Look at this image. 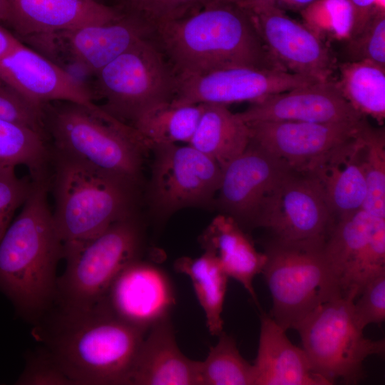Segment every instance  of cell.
<instances>
[{
  "label": "cell",
  "mask_w": 385,
  "mask_h": 385,
  "mask_svg": "<svg viewBox=\"0 0 385 385\" xmlns=\"http://www.w3.org/2000/svg\"><path fill=\"white\" fill-rule=\"evenodd\" d=\"M35 325L34 337L73 385H128L146 334L103 300L84 309L51 308Z\"/></svg>",
  "instance_id": "cell-1"
},
{
  "label": "cell",
  "mask_w": 385,
  "mask_h": 385,
  "mask_svg": "<svg viewBox=\"0 0 385 385\" xmlns=\"http://www.w3.org/2000/svg\"><path fill=\"white\" fill-rule=\"evenodd\" d=\"M153 38L178 78L235 67L286 71L267 51L250 11L236 0H217L160 25Z\"/></svg>",
  "instance_id": "cell-2"
},
{
  "label": "cell",
  "mask_w": 385,
  "mask_h": 385,
  "mask_svg": "<svg viewBox=\"0 0 385 385\" xmlns=\"http://www.w3.org/2000/svg\"><path fill=\"white\" fill-rule=\"evenodd\" d=\"M33 182L21 211L0 240V292L35 324L54 305L63 246L48 205V181Z\"/></svg>",
  "instance_id": "cell-3"
},
{
  "label": "cell",
  "mask_w": 385,
  "mask_h": 385,
  "mask_svg": "<svg viewBox=\"0 0 385 385\" xmlns=\"http://www.w3.org/2000/svg\"><path fill=\"white\" fill-rule=\"evenodd\" d=\"M43 110L53 153L139 185L143 155L149 149L132 126L101 106L53 101L44 104Z\"/></svg>",
  "instance_id": "cell-4"
},
{
  "label": "cell",
  "mask_w": 385,
  "mask_h": 385,
  "mask_svg": "<svg viewBox=\"0 0 385 385\" xmlns=\"http://www.w3.org/2000/svg\"><path fill=\"white\" fill-rule=\"evenodd\" d=\"M138 185L53 153L49 190L63 245L91 238L135 214Z\"/></svg>",
  "instance_id": "cell-5"
},
{
  "label": "cell",
  "mask_w": 385,
  "mask_h": 385,
  "mask_svg": "<svg viewBox=\"0 0 385 385\" xmlns=\"http://www.w3.org/2000/svg\"><path fill=\"white\" fill-rule=\"evenodd\" d=\"M325 240L272 238L266 245L262 274L272 299L270 316L286 331L295 329L321 305L343 295L324 253Z\"/></svg>",
  "instance_id": "cell-6"
},
{
  "label": "cell",
  "mask_w": 385,
  "mask_h": 385,
  "mask_svg": "<svg viewBox=\"0 0 385 385\" xmlns=\"http://www.w3.org/2000/svg\"><path fill=\"white\" fill-rule=\"evenodd\" d=\"M143 242L142 227L133 214L91 238L63 244L66 267L58 277L54 304L75 309L100 302L117 275L140 258Z\"/></svg>",
  "instance_id": "cell-7"
},
{
  "label": "cell",
  "mask_w": 385,
  "mask_h": 385,
  "mask_svg": "<svg viewBox=\"0 0 385 385\" xmlns=\"http://www.w3.org/2000/svg\"><path fill=\"white\" fill-rule=\"evenodd\" d=\"M356 297L351 292L323 304L295 329L312 366L329 385L359 383L364 361L385 352L384 339L366 338L356 323L352 312Z\"/></svg>",
  "instance_id": "cell-8"
},
{
  "label": "cell",
  "mask_w": 385,
  "mask_h": 385,
  "mask_svg": "<svg viewBox=\"0 0 385 385\" xmlns=\"http://www.w3.org/2000/svg\"><path fill=\"white\" fill-rule=\"evenodd\" d=\"M97 93L105 99L101 107L130 125L143 113L171 102L178 78L152 36L140 39L96 75Z\"/></svg>",
  "instance_id": "cell-9"
},
{
  "label": "cell",
  "mask_w": 385,
  "mask_h": 385,
  "mask_svg": "<svg viewBox=\"0 0 385 385\" xmlns=\"http://www.w3.org/2000/svg\"><path fill=\"white\" fill-rule=\"evenodd\" d=\"M148 187V200L160 216L184 207L208 204L217 192L221 167L188 144L156 145Z\"/></svg>",
  "instance_id": "cell-10"
},
{
  "label": "cell",
  "mask_w": 385,
  "mask_h": 385,
  "mask_svg": "<svg viewBox=\"0 0 385 385\" xmlns=\"http://www.w3.org/2000/svg\"><path fill=\"white\" fill-rule=\"evenodd\" d=\"M334 222L317 181L289 168L265 202L255 227L284 241L325 240Z\"/></svg>",
  "instance_id": "cell-11"
},
{
  "label": "cell",
  "mask_w": 385,
  "mask_h": 385,
  "mask_svg": "<svg viewBox=\"0 0 385 385\" xmlns=\"http://www.w3.org/2000/svg\"><path fill=\"white\" fill-rule=\"evenodd\" d=\"M178 78L176 105L253 103L318 81L282 70L235 67Z\"/></svg>",
  "instance_id": "cell-12"
},
{
  "label": "cell",
  "mask_w": 385,
  "mask_h": 385,
  "mask_svg": "<svg viewBox=\"0 0 385 385\" xmlns=\"http://www.w3.org/2000/svg\"><path fill=\"white\" fill-rule=\"evenodd\" d=\"M245 9L267 51L286 71L317 81L332 78L337 66L334 56L325 41L303 23L274 5Z\"/></svg>",
  "instance_id": "cell-13"
},
{
  "label": "cell",
  "mask_w": 385,
  "mask_h": 385,
  "mask_svg": "<svg viewBox=\"0 0 385 385\" xmlns=\"http://www.w3.org/2000/svg\"><path fill=\"white\" fill-rule=\"evenodd\" d=\"M289 168L283 160L250 141L245 150L222 169L217 205L240 227H255L265 202Z\"/></svg>",
  "instance_id": "cell-14"
},
{
  "label": "cell",
  "mask_w": 385,
  "mask_h": 385,
  "mask_svg": "<svg viewBox=\"0 0 385 385\" xmlns=\"http://www.w3.org/2000/svg\"><path fill=\"white\" fill-rule=\"evenodd\" d=\"M153 30L137 16L121 14L117 19L37 36L29 39L46 51H61L84 73L96 76L103 67Z\"/></svg>",
  "instance_id": "cell-15"
},
{
  "label": "cell",
  "mask_w": 385,
  "mask_h": 385,
  "mask_svg": "<svg viewBox=\"0 0 385 385\" xmlns=\"http://www.w3.org/2000/svg\"><path fill=\"white\" fill-rule=\"evenodd\" d=\"M102 300L118 319L147 333L170 317L175 295L168 274L140 258L117 275Z\"/></svg>",
  "instance_id": "cell-16"
},
{
  "label": "cell",
  "mask_w": 385,
  "mask_h": 385,
  "mask_svg": "<svg viewBox=\"0 0 385 385\" xmlns=\"http://www.w3.org/2000/svg\"><path fill=\"white\" fill-rule=\"evenodd\" d=\"M0 78L40 106L53 101L98 106L82 81L21 41L0 58Z\"/></svg>",
  "instance_id": "cell-17"
},
{
  "label": "cell",
  "mask_w": 385,
  "mask_h": 385,
  "mask_svg": "<svg viewBox=\"0 0 385 385\" xmlns=\"http://www.w3.org/2000/svg\"><path fill=\"white\" fill-rule=\"evenodd\" d=\"M365 118L359 122L311 123L278 120L247 123L250 141L302 171L312 161L354 136Z\"/></svg>",
  "instance_id": "cell-18"
},
{
  "label": "cell",
  "mask_w": 385,
  "mask_h": 385,
  "mask_svg": "<svg viewBox=\"0 0 385 385\" xmlns=\"http://www.w3.org/2000/svg\"><path fill=\"white\" fill-rule=\"evenodd\" d=\"M237 113L245 123H355L365 118L350 106L332 78L272 95Z\"/></svg>",
  "instance_id": "cell-19"
},
{
  "label": "cell",
  "mask_w": 385,
  "mask_h": 385,
  "mask_svg": "<svg viewBox=\"0 0 385 385\" xmlns=\"http://www.w3.org/2000/svg\"><path fill=\"white\" fill-rule=\"evenodd\" d=\"M364 125L354 136L329 149L302 170L319 185L334 220L361 209L365 200Z\"/></svg>",
  "instance_id": "cell-20"
},
{
  "label": "cell",
  "mask_w": 385,
  "mask_h": 385,
  "mask_svg": "<svg viewBox=\"0 0 385 385\" xmlns=\"http://www.w3.org/2000/svg\"><path fill=\"white\" fill-rule=\"evenodd\" d=\"M14 30L21 37L48 35L88 24L114 21L121 13L96 0H8Z\"/></svg>",
  "instance_id": "cell-21"
},
{
  "label": "cell",
  "mask_w": 385,
  "mask_h": 385,
  "mask_svg": "<svg viewBox=\"0 0 385 385\" xmlns=\"http://www.w3.org/2000/svg\"><path fill=\"white\" fill-rule=\"evenodd\" d=\"M200 364L180 349L169 317L145 334L128 385H201Z\"/></svg>",
  "instance_id": "cell-22"
},
{
  "label": "cell",
  "mask_w": 385,
  "mask_h": 385,
  "mask_svg": "<svg viewBox=\"0 0 385 385\" xmlns=\"http://www.w3.org/2000/svg\"><path fill=\"white\" fill-rule=\"evenodd\" d=\"M255 385H329L312 366L302 348L293 344L270 315H260Z\"/></svg>",
  "instance_id": "cell-23"
},
{
  "label": "cell",
  "mask_w": 385,
  "mask_h": 385,
  "mask_svg": "<svg viewBox=\"0 0 385 385\" xmlns=\"http://www.w3.org/2000/svg\"><path fill=\"white\" fill-rule=\"evenodd\" d=\"M205 252L217 260L228 277L240 282L260 307L253 287L256 275L262 273L266 256L258 252L242 227L231 217H215L200 237Z\"/></svg>",
  "instance_id": "cell-24"
},
{
  "label": "cell",
  "mask_w": 385,
  "mask_h": 385,
  "mask_svg": "<svg viewBox=\"0 0 385 385\" xmlns=\"http://www.w3.org/2000/svg\"><path fill=\"white\" fill-rule=\"evenodd\" d=\"M250 141L247 123L227 106L202 103V113L189 144L214 160L222 169L242 153Z\"/></svg>",
  "instance_id": "cell-25"
},
{
  "label": "cell",
  "mask_w": 385,
  "mask_h": 385,
  "mask_svg": "<svg viewBox=\"0 0 385 385\" xmlns=\"http://www.w3.org/2000/svg\"><path fill=\"white\" fill-rule=\"evenodd\" d=\"M372 216L360 209L334 220L324 242V253L342 292L347 293L364 259Z\"/></svg>",
  "instance_id": "cell-26"
},
{
  "label": "cell",
  "mask_w": 385,
  "mask_h": 385,
  "mask_svg": "<svg viewBox=\"0 0 385 385\" xmlns=\"http://www.w3.org/2000/svg\"><path fill=\"white\" fill-rule=\"evenodd\" d=\"M52 161L53 150L45 134L0 118V170L24 165L31 180H48Z\"/></svg>",
  "instance_id": "cell-27"
},
{
  "label": "cell",
  "mask_w": 385,
  "mask_h": 385,
  "mask_svg": "<svg viewBox=\"0 0 385 385\" xmlns=\"http://www.w3.org/2000/svg\"><path fill=\"white\" fill-rule=\"evenodd\" d=\"M174 268L189 277L205 313L208 331L218 337L223 332L222 314L229 277L217 259L205 251L197 257L178 258Z\"/></svg>",
  "instance_id": "cell-28"
},
{
  "label": "cell",
  "mask_w": 385,
  "mask_h": 385,
  "mask_svg": "<svg viewBox=\"0 0 385 385\" xmlns=\"http://www.w3.org/2000/svg\"><path fill=\"white\" fill-rule=\"evenodd\" d=\"M337 85L346 101L362 116L382 125L385 119V67L368 61L339 66Z\"/></svg>",
  "instance_id": "cell-29"
},
{
  "label": "cell",
  "mask_w": 385,
  "mask_h": 385,
  "mask_svg": "<svg viewBox=\"0 0 385 385\" xmlns=\"http://www.w3.org/2000/svg\"><path fill=\"white\" fill-rule=\"evenodd\" d=\"M202 103L157 105L140 115L130 125L149 150L156 145L188 143L199 122Z\"/></svg>",
  "instance_id": "cell-30"
},
{
  "label": "cell",
  "mask_w": 385,
  "mask_h": 385,
  "mask_svg": "<svg viewBox=\"0 0 385 385\" xmlns=\"http://www.w3.org/2000/svg\"><path fill=\"white\" fill-rule=\"evenodd\" d=\"M200 361L201 385H255L253 364L241 355L234 338L224 332Z\"/></svg>",
  "instance_id": "cell-31"
},
{
  "label": "cell",
  "mask_w": 385,
  "mask_h": 385,
  "mask_svg": "<svg viewBox=\"0 0 385 385\" xmlns=\"http://www.w3.org/2000/svg\"><path fill=\"white\" fill-rule=\"evenodd\" d=\"M363 168L366 197L361 210L385 218V135L384 129L371 127L367 122L362 128Z\"/></svg>",
  "instance_id": "cell-32"
},
{
  "label": "cell",
  "mask_w": 385,
  "mask_h": 385,
  "mask_svg": "<svg viewBox=\"0 0 385 385\" xmlns=\"http://www.w3.org/2000/svg\"><path fill=\"white\" fill-rule=\"evenodd\" d=\"M303 24L322 40L347 41L354 15L349 0H315L300 11Z\"/></svg>",
  "instance_id": "cell-33"
},
{
  "label": "cell",
  "mask_w": 385,
  "mask_h": 385,
  "mask_svg": "<svg viewBox=\"0 0 385 385\" xmlns=\"http://www.w3.org/2000/svg\"><path fill=\"white\" fill-rule=\"evenodd\" d=\"M121 14L137 16L150 26H158L192 14L217 0H113Z\"/></svg>",
  "instance_id": "cell-34"
},
{
  "label": "cell",
  "mask_w": 385,
  "mask_h": 385,
  "mask_svg": "<svg viewBox=\"0 0 385 385\" xmlns=\"http://www.w3.org/2000/svg\"><path fill=\"white\" fill-rule=\"evenodd\" d=\"M346 41L349 61H368L385 67V13L374 12L364 27Z\"/></svg>",
  "instance_id": "cell-35"
},
{
  "label": "cell",
  "mask_w": 385,
  "mask_h": 385,
  "mask_svg": "<svg viewBox=\"0 0 385 385\" xmlns=\"http://www.w3.org/2000/svg\"><path fill=\"white\" fill-rule=\"evenodd\" d=\"M0 118L29 126L46 135L43 106L28 100L1 78Z\"/></svg>",
  "instance_id": "cell-36"
},
{
  "label": "cell",
  "mask_w": 385,
  "mask_h": 385,
  "mask_svg": "<svg viewBox=\"0 0 385 385\" xmlns=\"http://www.w3.org/2000/svg\"><path fill=\"white\" fill-rule=\"evenodd\" d=\"M356 323L361 329L371 324H381L385 319V272L369 280L352 304Z\"/></svg>",
  "instance_id": "cell-37"
},
{
  "label": "cell",
  "mask_w": 385,
  "mask_h": 385,
  "mask_svg": "<svg viewBox=\"0 0 385 385\" xmlns=\"http://www.w3.org/2000/svg\"><path fill=\"white\" fill-rule=\"evenodd\" d=\"M34 182L19 178L14 169L0 170V240L13 221L14 215L29 197Z\"/></svg>",
  "instance_id": "cell-38"
},
{
  "label": "cell",
  "mask_w": 385,
  "mask_h": 385,
  "mask_svg": "<svg viewBox=\"0 0 385 385\" xmlns=\"http://www.w3.org/2000/svg\"><path fill=\"white\" fill-rule=\"evenodd\" d=\"M20 385H73L48 352L43 347L29 355L16 381Z\"/></svg>",
  "instance_id": "cell-39"
},
{
  "label": "cell",
  "mask_w": 385,
  "mask_h": 385,
  "mask_svg": "<svg viewBox=\"0 0 385 385\" xmlns=\"http://www.w3.org/2000/svg\"><path fill=\"white\" fill-rule=\"evenodd\" d=\"M354 15V25L351 35L358 34L367 24L374 14L375 0H349Z\"/></svg>",
  "instance_id": "cell-40"
},
{
  "label": "cell",
  "mask_w": 385,
  "mask_h": 385,
  "mask_svg": "<svg viewBox=\"0 0 385 385\" xmlns=\"http://www.w3.org/2000/svg\"><path fill=\"white\" fill-rule=\"evenodd\" d=\"M245 8H251L262 5H274L279 8H288L299 11L315 0H236Z\"/></svg>",
  "instance_id": "cell-41"
},
{
  "label": "cell",
  "mask_w": 385,
  "mask_h": 385,
  "mask_svg": "<svg viewBox=\"0 0 385 385\" xmlns=\"http://www.w3.org/2000/svg\"><path fill=\"white\" fill-rule=\"evenodd\" d=\"M20 40L0 25V58L10 51Z\"/></svg>",
  "instance_id": "cell-42"
},
{
  "label": "cell",
  "mask_w": 385,
  "mask_h": 385,
  "mask_svg": "<svg viewBox=\"0 0 385 385\" xmlns=\"http://www.w3.org/2000/svg\"><path fill=\"white\" fill-rule=\"evenodd\" d=\"M0 25L13 29L14 15L8 0H0Z\"/></svg>",
  "instance_id": "cell-43"
},
{
  "label": "cell",
  "mask_w": 385,
  "mask_h": 385,
  "mask_svg": "<svg viewBox=\"0 0 385 385\" xmlns=\"http://www.w3.org/2000/svg\"><path fill=\"white\" fill-rule=\"evenodd\" d=\"M374 9L375 12L385 13V0H375Z\"/></svg>",
  "instance_id": "cell-44"
},
{
  "label": "cell",
  "mask_w": 385,
  "mask_h": 385,
  "mask_svg": "<svg viewBox=\"0 0 385 385\" xmlns=\"http://www.w3.org/2000/svg\"><path fill=\"white\" fill-rule=\"evenodd\" d=\"M96 1H98V2H100V3H102V4H104V3L103 2V0H96Z\"/></svg>",
  "instance_id": "cell-45"
}]
</instances>
